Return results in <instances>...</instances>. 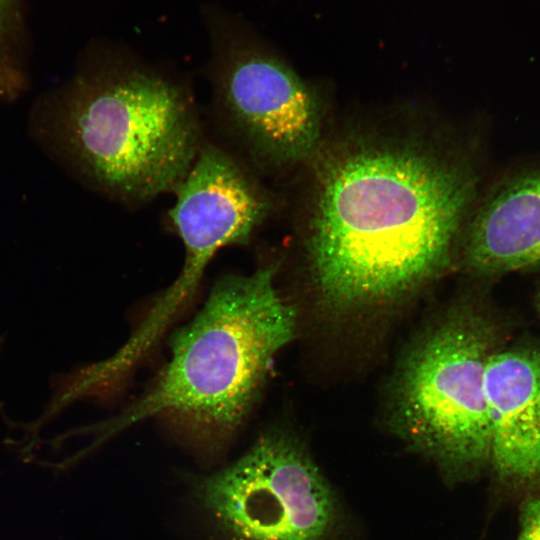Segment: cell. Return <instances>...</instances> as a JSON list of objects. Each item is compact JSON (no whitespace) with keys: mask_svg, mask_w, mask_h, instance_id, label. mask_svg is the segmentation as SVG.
<instances>
[{"mask_svg":"<svg viewBox=\"0 0 540 540\" xmlns=\"http://www.w3.org/2000/svg\"><path fill=\"white\" fill-rule=\"evenodd\" d=\"M316 164L304 246L325 305L348 311L389 303L448 266L478 201L470 155L358 138Z\"/></svg>","mask_w":540,"mask_h":540,"instance_id":"1","label":"cell"},{"mask_svg":"<svg viewBox=\"0 0 540 540\" xmlns=\"http://www.w3.org/2000/svg\"><path fill=\"white\" fill-rule=\"evenodd\" d=\"M460 242L473 273L540 269V162L501 176L475 204Z\"/></svg>","mask_w":540,"mask_h":540,"instance_id":"9","label":"cell"},{"mask_svg":"<svg viewBox=\"0 0 540 540\" xmlns=\"http://www.w3.org/2000/svg\"><path fill=\"white\" fill-rule=\"evenodd\" d=\"M193 493L224 540H338L343 532L328 481L304 445L279 429L198 478Z\"/></svg>","mask_w":540,"mask_h":540,"instance_id":"6","label":"cell"},{"mask_svg":"<svg viewBox=\"0 0 540 540\" xmlns=\"http://www.w3.org/2000/svg\"><path fill=\"white\" fill-rule=\"evenodd\" d=\"M51 109L54 138L74 169L127 207L173 193L206 137L190 86L130 56L81 72Z\"/></svg>","mask_w":540,"mask_h":540,"instance_id":"3","label":"cell"},{"mask_svg":"<svg viewBox=\"0 0 540 540\" xmlns=\"http://www.w3.org/2000/svg\"><path fill=\"white\" fill-rule=\"evenodd\" d=\"M515 540H540V494L523 499Z\"/></svg>","mask_w":540,"mask_h":540,"instance_id":"10","label":"cell"},{"mask_svg":"<svg viewBox=\"0 0 540 540\" xmlns=\"http://www.w3.org/2000/svg\"><path fill=\"white\" fill-rule=\"evenodd\" d=\"M13 0H0V43L5 36Z\"/></svg>","mask_w":540,"mask_h":540,"instance_id":"11","label":"cell"},{"mask_svg":"<svg viewBox=\"0 0 540 540\" xmlns=\"http://www.w3.org/2000/svg\"><path fill=\"white\" fill-rule=\"evenodd\" d=\"M277 262L222 278L172 337L150 387L120 416L155 418L195 449L218 453L254 408L277 353L293 338L296 311L276 285Z\"/></svg>","mask_w":540,"mask_h":540,"instance_id":"2","label":"cell"},{"mask_svg":"<svg viewBox=\"0 0 540 540\" xmlns=\"http://www.w3.org/2000/svg\"><path fill=\"white\" fill-rule=\"evenodd\" d=\"M538 307H539V314H540V299H539V305H538Z\"/></svg>","mask_w":540,"mask_h":540,"instance_id":"12","label":"cell"},{"mask_svg":"<svg viewBox=\"0 0 540 540\" xmlns=\"http://www.w3.org/2000/svg\"><path fill=\"white\" fill-rule=\"evenodd\" d=\"M484 387L495 479L524 498L540 494V351H493Z\"/></svg>","mask_w":540,"mask_h":540,"instance_id":"8","label":"cell"},{"mask_svg":"<svg viewBox=\"0 0 540 540\" xmlns=\"http://www.w3.org/2000/svg\"><path fill=\"white\" fill-rule=\"evenodd\" d=\"M494 332L479 310L458 307L415 343L396 379L394 427L450 481L490 466L484 376Z\"/></svg>","mask_w":540,"mask_h":540,"instance_id":"4","label":"cell"},{"mask_svg":"<svg viewBox=\"0 0 540 540\" xmlns=\"http://www.w3.org/2000/svg\"><path fill=\"white\" fill-rule=\"evenodd\" d=\"M209 78L219 143L260 177L310 162L319 151L316 91L263 44L246 36L223 38Z\"/></svg>","mask_w":540,"mask_h":540,"instance_id":"5","label":"cell"},{"mask_svg":"<svg viewBox=\"0 0 540 540\" xmlns=\"http://www.w3.org/2000/svg\"><path fill=\"white\" fill-rule=\"evenodd\" d=\"M173 193L167 218L185 254L179 277L148 316L161 330L193 293L213 256L223 247L248 244L277 208L262 177L206 137Z\"/></svg>","mask_w":540,"mask_h":540,"instance_id":"7","label":"cell"}]
</instances>
